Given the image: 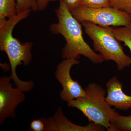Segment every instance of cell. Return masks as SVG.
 <instances>
[{
    "label": "cell",
    "mask_w": 131,
    "mask_h": 131,
    "mask_svg": "<svg viewBox=\"0 0 131 131\" xmlns=\"http://www.w3.org/2000/svg\"><path fill=\"white\" fill-rule=\"evenodd\" d=\"M122 83L116 77L110 78L106 85V100L111 107L119 110H127L131 108V96L124 93Z\"/></svg>",
    "instance_id": "9c48e42d"
},
{
    "label": "cell",
    "mask_w": 131,
    "mask_h": 131,
    "mask_svg": "<svg viewBox=\"0 0 131 131\" xmlns=\"http://www.w3.org/2000/svg\"><path fill=\"white\" fill-rule=\"evenodd\" d=\"M84 89L85 95L69 102L68 106L77 108L90 122L102 126L111 131L110 121L116 112L106 101L105 90L95 83H90Z\"/></svg>",
    "instance_id": "3957f363"
},
{
    "label": "cell",
    "mask_w": 131,
    "mask_h": 131,
    "mask_svg": "<svg viewBox=\"0 0 131 131\" xmlns=\"http://www.w3.org/2000/svg\"><path fill=\"white\" fill-rule=\"evenodd\" d=\"M111 7L126 12L131 16V0H110Z\"/></svg>",
    "instance_id": "5bb4252c"
},
{
    "label": "cell",
    "mask_w": 131,
    "mask_h": 131,
    "mask_svg": "<svg viewBox=\"0 0 131 131\" xmlns=\"http://www.w3.org/2000/svg\"><path fill=\"white\" fill-rule=\"evenodd\" d=\"M80 22L89 21L103 27L125 26L131 24V16L112 7L93 8L80 6L71 12Z\"/></svg>",
    "instance_id": "5b68a950"
},
{
    "label": "cell",
    "mask_w": 131,
    "mask_h": 131,
    "mask_svg": "<svg viewBox=\"0 0 131 131\" xmlns=\"http://www.w3.org/2000/svg\"><path fill=\"white\" fill-rule=\"evenodd\" d=\"M40 119L44 123V131H103L105 129L102 126L91 122L84 126L73 124L64 114L61 107L59 108L53 117Z\"/></svg>",
    "instance_id": "ba28073f"
},
{
    "label": "cell",
    "mask_w": 131,
    "mask_h": 131,
    "mask_svg": "<svg viewBox=\"0 0 131 131\" xmlns=\"http://www.w3.org/2000/svg\"><path fill=\"white\" fill-rule=\"evenodd\" d=\"M80 63V61L77 59H64L57 66L55 76L63 88L59 95L61 99L66 102L82 97L86 94L85 89L71 76V68Z\"/></svg>",
    "instance_id": "8992f818"
},
{
    "label": "cell",
    "mask_w": 131,
    "mask_h": 131,
    "mask_svg": "<svg viewBox=\"0 0 131 131\" xmlns=\"http://www.w3.org/2000/svg\"><path fill=\"white\" fill-rule=\"evenodd\" d=\"M56 0H37L38 11H43L46 9L49 3L52 2H55Z\"/></svg>",
    "instance_id": "ac0fdd59"
},
{
    "label": "cell",
    "mask_w": 131,
    "mask_h": 131,
    "mask_svg": "<svg viewBox=\"0 0 131 131\" xmlns=\"http://www.w3.org/2000/svg\"><path fill=\"white\" fill-rule=\"evenodd\" d=\"M81 6L93 8L111 6L110 0H82Z\"/></svg>",
    "instance_id": "9a60e30c"
},
{
    "label": "cell",
    "mask_w": 131,
    "mask_h": 131,
    "mask_svg": "<svg viewBox=\"0 0 131 131\" xmlns=\"http://www.w3.org/2000/svg\"><path fill=\"white\" fill-rule=\"evenodd\" d=\"M17 14L16 0H0V16L9 19Z\"/></svg>",
    "instance_id": "7c38bea8"
},
{
    "label": "cell",
    "mask_w": 131,
    "mask_h": 131,
    "mask_svg": "<svg viewBox=\"0 0 131 131\" xmlns=\"http://www.w3.org/2000/svg\"><path fill=\"white\" fill-rule=\"evenodd\" d=\"M58 19L57 23L51 24L50 30L52 33L61 34L66 40L65 46L62 50V58L77 59L80 55L84 56L95 64L102 63L104 60L96 54L85 42L81 25L62 2L55 10Z\"/></svg>",
    "instance_id": "6da1fadb"
},
{
    "label": "cell",
    "mask_w": 131,
    "mask_h": 131,
    "mask_svg": "<svg viewBox=\"0 0 131 131\" xmlns=\"http://www.w3.org/2000/svg\"><path fill=\"white\" fill-rule=\"evenodd\" d=\"M17 13L30 10L31 12L38 11L37 0H16Z\"/></svg>",
    "instance_id": "4fadbf2b"
},
{
    "label": "cell",
    "mask_w": 131,
    "mask_h": 131,
    "mask_svg": "<svg viewBox=\"0 0 131 131\" xmlns=\"http://www.w3.org/2000/svg\"><path fill=\"white\" fill-rule=\"evenodd\" d=\"M115 37L119 42L129 48L131 53V24L122 27H114L112 28Z\"/></svg>",
    "instance_id": "8fae6325"
},
{
    "label": "cell",
    "mask_w": 131,
    "mask_h": 131,
    "mask_svg": "<svg viewBox=\"0 0 131 131\" xmlns=\"http://www.w3.org/2000/svg\"><path fill=\"white\" fill-rule=\"evenodd\" d=\"M111 131H131V114L123 116L115 112L110 121Z\"/></svg>",
    "instance_id": "30bf717a"
},
{
    "label": "cell",
    "mask_w": 131,
    "mask_h": 131,
    "mask_svg": "<svg viewBox=\"0 0 131 131\" xmlns=\"http://www.w3.org/2000/svg\"><path fill=\"white\" fill-rule=\"evenodd\" d=\"M65 5L70 12L81 6L82 0H59Z\"/></svg>",
    "instance_id": "2e32d148"
},
{
    "label": "cell",
    "mask_w": 131,
    "mask_h": 131,
    "mask_svg": "<svg viewBox=\"0 0 131 131\" xmlns=\"http://www.w3.org/2000/svg\"><path fill=\"white\" fill-rule=\"evenodd\" d=\"M82 23L85 32L93 42L94 51L99 52L104 61H113L119 71L130 66L131 58L125 54L115 37L112 27H103L89 21Z\"/></svg>",
    "instance_id": "277c9868"
},
{
    "label": "cell",
    "mask_w": 131,
    "mask_h": 131,
    "mask_svg": "<svg viewBox=\"0 0 131 131\" xmlns=\"http://www.w3.org/2000/svg\"><path fill=\"white\" fill-rule=\"evenodd\" d=\"M10 77L0 79V124L7 118L16 117L15 110L19 104L24 102L25 96L24 91L16 87L13 88Z\"/></svg>",
    "instance_id": "52a82bcc"
},
{
    "label": "cell",
    "mask_w": 131,
    "mask_h": 131,
    "mask_svg": "<svg viewBox=\"0 0 131 131\" xmlns=\"http://www.w3.org/2000/svg\"><path fill=\"white\" fill-rule=\"evenodd\" d=\"M30 126L31 131H44V123L40 119L34 120L31 122Z\"/></svg>",
    "instance_id": "e0dca14e"
},
{
    "label": "cell",
    "mask_w": 131,
    "mask_h": 131,
    "mask_svg": "<svg viewBox=\"0 0 131 131\" xmlns=\"http://www.w3.org/2000/svg\"><path fill=\"white\" fill-rule=\"evenodd\" d=\"M31 11L26 10L20 12L15 16L8 19L5 25L0 28V50L7 55L11 68L10 77L16 87L24 92H28L32 89L33 82L24 81L17 76L16 69L19 66L24 64L28 66L32 59L31 50L33 44L31 42L21 43L18 39L13 35L15 27L20 21L26 18Z\"/></svg>",
    "instance_id": "7a4b0ae2"
}]
</instances>
